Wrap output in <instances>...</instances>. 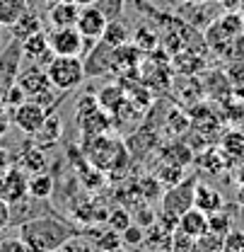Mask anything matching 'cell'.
Returning <instances> with one entry per match:
<instances>
[{
  "mask_svg": "<svg viewBox=\"0 0 244 252\" xmlns=\"http://www.w3.org/2000/svg\"><path fill=\"white\" fill-rule=\"evenodd\" d=\"M41 2H44V5H54L56 0H41Z\"/></svg>",
  "mask_w": 244,
  "mask_h": 252,
  "instance_id": "obj_38",
  "label": "cell"
},
{
  "mask_svg": "<svg viewBox=\"0 0 244 252\" xmlns=\"http://www.w3.org/2000/svg\"><path fill=\"white\" fill-rule=\"evenodd\" d=\"M17 85L22 88V93L27 94V97H36V94L46 93V90H51L54 85H51V80H49V75H46V68H41V65H27V68H20V73H17Z\"/></svg>",
  "mask_w": 244,
  "mask_h": 252,
  "instance_id": "obj_9",
  "label": "cell"
},
{
  "mask_svg": "<svg viewBox=\"0 0 244 252\" xmlns=\"http://www.w3.org/2000/svg\"><path fill=\"white\" fill-rule=\"evenodd\" d=\"M27 196H29V175L22 167L10 165L0 177V199H5L10 206H17L25 204Z\"/></svg>",
  "mask_w": 244,
  "mask_h": 252,
  "instance_id": "obj_5",
  "label": "cell"
},
{
  "mask_svg": "<svg viewBox=\"0 0 244 252\" xmlns=\"http://www.w3.org/2000/svg\"><path fill=\"white\" fill-rule=\"evenodd\" d=\"M208 233H217L222 238L230 233V216H225L222 209L215 214H208Z\"/></svg>",
  "mask_w": 244,
  "mask_h": 252,
  "instance_id": "obj_24",
  "label": "cell"
},
{
  "mask_svg": "<svg viewBox=\"0 0 244 252\" xmlns=\"http://www.w3.org/2000/svg\"><path fill=\"white\" fill-rule=\"evenodd\" d=\"M73 2H75V5H80V7H85V5H92L94 0H73Z\"/></svg>",
  "mask_w": 244,
  "mask_h": 252,
  "instance_id": "obj_36",
  "label": "cell"
},
{
  "mask_svg": "<svg viewBox=\"0 0 244 252\" xmlns=\"http://www.w3.org/2000/svg\"><path fill=\"white\" fill-rule=\"evenodd\" d=\"M5 131H7V119L0 117V133H5Z\"/></svg>",
  "mask_w": 244,
  "mask_h": 252,
  "instance_id": "obj_34",
  "label": "cell"
},
{
  "mask_svg": "<svg viewBox=\"0 0 244 252\" xmlns=\"http://www.w3.org/2000/svg\"><path fill=\"white\" fill-rule=\"evenodd\" d=\"M217 27L225 32L230 39H235L237 34H242L244 32V15L240 12V10H232V12H222L217 20Z\"/></svg>",
  "mask_w": 244,
  "mask_h": 252,
  "instance_id": "obj_18",
  "label": "cell"
},
{
  "mask_svg": "<svg viewBox=\"0 0 244 252\" xmlns=\"http://www.w3.org/2000/svg\"><path fill=\"white\" fill-rule=\"evenodd\" d=\"M227 56L235 59V61H244V32L242 34H237V36L230 41V46H227Z\"/></svg>",
  "mask_w": 244,
  "mask_h": 252,
  "instance_id": "obj_29",
  "label": "cell"
},
{
  "mask_svg": "<svg viewBox=\"0 0 244 252\" xmlns=\"http://www.w3.org/2000/svg\"><path fill=\"white\" fill-rule=\"evenodd\" d=\"M7 30L12 32V39H17V41H25L27 36L31 34H36V32H41V15L36 12V10H27L12 27H7Z\"/></svg>",
  "mask_w": 244,
  "mask_h": 252,
  "instance_id": "obj_14",
  "label": "cell"
},
{
  "mask_svg": "<svg viewBox=\"0 0 244 252\" xmlns=\"http://www.w3.org/2000/svg\"><path fill=\"white\" fill-rule=\"evenodd\" d=\"M162 158H164V162H169V165H189L193 158H191V151L184 146V143H169L164 151H162Z\"/></svg>",
  "mask_w": 244,
  "mask_h": 252,
  "instance_id": "obj_20",
  "label": "cell"
},
{
  "mask_svg": "<svg viewBox=\"0 0 244 252\" xmlns=\"http://www.w3.org/2000/svg\"><path fill=\"white\" fill-rule=\"evenodd\" d=\"M10 223H12V206L5 199H0V230L7 228Z\"/></svg>",
  "mask_w": 244,
  "mask_h": 252,
  "instance_id": "obj_32",
  "label": "cell"
},
{
  "mask_svg": "<svg viewBox=\"0 0 244 252\" xmlns=\"http://www.w3.org/2000/svg\"><path fill=\"white\" fill-rule=\"evenodd\" d=\"M155 44H157V34H153L150 30L143 27V30L136 32V49H148L150 51Z\"/></svg>",
  "mask_w": 244,
  "mask_h": 252,
  "instance_id": "obj_28",
  "label": "cell"
},
{
  "mask_svg": "<svg viewBox=\"0 0 244 252\" xmlns=\"http://www.w3.org/2000/svg\"><path fill=\"white\" fill-rule=\"evenodd\" d=\"M46 75H49L51 85L61 93L75 90L87 78L85 63H82L80 56H54L46 63Z\"/></svg>",
  "mask_w": 244,
  "mask_h": 252,
  "instance_id": "obj_2",
  "label": "cell"
},
{
  "mask_svg": "<svg viewBox=\"0 0 244 252\" xmlns=\"http://www.w3.org/2000/svg\"><path fill=\"white\" fill-rule=\"evenodd\" d=\"M240 12L244 15V0H240Z\"/></svg>",
  "mask_w": 244,
  "mask_h": 252,
  "instance_id": "obj_39",
  "label": "cell"
},
{
  "mask_svg": "<svg viewBox=\"0 0 244 252\" xmlns=\"http://www.w3.org/2000/svg\"><path fill=\"white\" fill-rule=\"evenodd\" d=\"M177 228L179 233H184L186 238L191 240H201L208 235V216L203 211H198L196 206H191L189 211H184L179 220H177Z\"/></svg>",
  "mask_w": 244,
  "mask_h": 252,
  "instance_id": "obj_10",
  "label": "cell"
},
{
  "mask_svg": "<svg viewBox=\"0 0 244 252\" xmlns=\"http://www.w3.org/2000/svg\"><path fill=\"white\" fill-rule=\"evenodd\" d=\"M222 204H225V201H222V194H220L217 189L196 182V189H193V206H196L198 211H203V214L208 216V214L220 211Z\"/></svg>",
  "mask_w": 244,
  "mask_h": 252,
  "instance_id": "obj_13",
  "label": "cell"
},
{
  "mask_svg": "<svg viewBox=\"0 0 244 252\" xmlns=\"http://www.w3.org/2000/svg\"><path fill=\"white\" fill-rule=\"evenodd\" d=\"M143 240H145V228L138 225V223H131V225L121 233L123 248H138V245H143Z\"/></svg>",
  "mask_w": 244,
  "mask_h": 252,
  "instance_id": "obj_23",
  "label": "cell"
},
{
  "mask_svg": "<svg viewBox=\"0 0 244 252\" xmlns=\"http://www.w3.org/2000/svg\"><path fill=\"white\" fill-rule=\"evenodd\" d=\"M58 252H97V250H94V245H92L90 240L73 235V238H70V240H68V243H65Z\"/></svg>",
  "mask_w": 244,
  "mask_h": 252,
  "instance_id": "obj_26",
  "label": "cell"
},
{
  "mask_svg": "<svg viewBox=\"0 0 244 252\" xmlns=\"http://www.w3.org/2000/svg\"><path fill=\"white\" fill-rule=\"evenodd\" d=\"M29 10V0H0V25L12 27Z\"/></svg>",
  "mask_w": 244,
  "mask_h": 252,
  "instance_id": "obj_15",
  "label": "cell"
},
{
  "mask_svg": "<svg viewBox=\"0 0 244 252\" xmlns=\"http://www.w3.org/2000/svg\"><path fill=\"white\" fill-rule=\"evenodd\" d=\"M15 112H12V122L15 126L22 131V133H29L34 136L44 122H46V117L51 114V109H46L44 104H39V102H34V99H25V102H20L17 107H12Z\"/></svg>",
  "mask_w": 244,
  "mask_h": 252,
  "instance_id": "obj_6",
  "label": "cell"
},
{
  "mask_svg": "<svg viewBox=\"0 0 244 252\" xmlns=\"http://www.w3.org/2000/svg\"><path fill=\"white\" fill-rule=\"evenodd\" d=\"M75 230L56 216H36L20 225V240L29 252H58Z\"/></svg>",
  "mask_w": 244,
  "mask_h": 252,
  "instance_id": "obj_1",
  "label": "cell"
},
{
  "mask_svg": "<svg viewBox=\"0 0 244 252\" xmlns=\"http://www.w3.org/2000/svg\"><path fill=\"white\" fill-rule=\"evenodd\" d=\"M90 243L94 245V250H99V252L114 250V248L121 245V233H116V230H111V228L107 225V228H102V230L92 238Z\"/></svg>",
  "mask_w": 244,
  "mask_h": 252,
  "instance_id": "obj_19",
  "label": "cell"
},
{
  "mask_svg": "<svg viewBox=\"0 0 244 252\" xmlns=\"http://www.w3.org/2000/svg\"><path fill=\"white\" fill-rule=\"evenodd\" d=\"M111 230H116V233H123L131 223H133V216L128 214V209H123V206H119V209H111L109 214H107V220H104Z\"/></svg>",
  "mask_w": 244,
  "mask_h": 252,
  "instance_id": "obj_21",
  "label": "cell"
},
{
  "mask_svg": "<svg viewBox=\"0 0 244 252\" xmlns=\"http://www.w3.org/2000/svg\"><path fill=\"white\" fill-rule=\"evenodd\" d=\"M49 36V49L54 56H85L87 49V39L78 32V27H58L51 30Z\"/></svg>",
  "mask_w": 244,
  "mask_h": 252,
  "instance_id": "obj_3",
  "label": "cell"
},
{
  "mask_svg": "<svg viewBox=\"0 0 244 252\" xmlns=\"http://www.w3.org/2000/svg\"><path fill=\"white\" fill-rule=\"evenodd\" d=\"M10 167V158H7V153L5 151H0V177L5 175V170Z\"/></svg>",
  "mask_w": 244,
  "mask_h": 252,
  "instance_id": "obj_33",
  "label": "cell"
},
{
  "mask_svg": "<svg viewBox=\"0 0 244 252\" xmlns=\"http://www.w3.org/2000/svg\"><path fill=\"white\" fill-rule=\"evenodd\" d=\"M222 252H244V233H227L222 240Z\"/></svg>",
  "mask_w": 244,
  "mask_h": 252,
  "instance_id": "obj_27",
  "label": "cell"
},
{
  "mask_svg": "<svg viewBox=\"0 0 244 252\" xmlns=\"http://www.w3.org/2000/svg\"><path fill=\"white\" fill-rule=\"evenodd\" d=\"M128 39H131L128 25H126L123 20H109V25H107V30H104L99 41H104L107 46L116 49V46H121V44H128Z\"/></svg>",
  "mask_w": 244,
  "mask_h": 252,
  "instance_id": "obj_16",
  "label": "cell"
},
{
  "mask_svg": "<svg viewBox=\"0 0 244 252\" xmlns=\"http://www.w3.org/2000/svg\"><path fill=\"white\" fill-rule=\"evenodd\" d=\"M78 15H80V5H75L73 0H56L54 5H49L46 20H49L51 30H58V27H75Z\"/></svg>",
  "mask_w": 244,
  "mask_h": 252,
  "instance_id": "obj_11",
  "label": "cell"
},
{
  "mask_svg": "<svg viewBox=\"0 0 244 252\" xmlns=\"http://www.w3.org/2000/svg\"><path fill=\"white\" fill-rule=\"evenodd\" d=\"M20 61H22V46L15 39L5 54L0 56V94H5L15 83H17V73H20Z\"/></svg>",
  "mask_w": 244,
  "mask_h": 252,
  "instance_id": "obj_8",
  "label": "cell"
},
{
  "mask_svg": "<svg viewBox=\"0 0 244 252\" xmlns=\"http://www.w3.org/2000/svg\"><path fill=\"white\" fill-rule=\"evenodd\" d=\"M54 177L49 175V172H31L29 177V196L34 199H49L51 194H54Z\"/></svg>",
  "mask_w": 244,
  "mask_h": 252,
  "instance_id": "obj_17",
  "label": "cell"
},
{
  "mask_svg": "<svg viewBox=\"0 0 244 252\" xmlns=\"http://www.w3.org/2000/svg\"><path fill=\"white\" fill-rule=\"evenodd\" d=\"M2 97H5V99H7V102H10L12 107H17L20 102H25V99H27V94L22 93V88H20L17 83H15V85H12V88H10L7 93L2 94Z\"/></svg>",
  "mask_w": 244,
  "mask_h": 252,
  "instance_id": "obj_31",
  "label": "cell"
},
{
  "mask_svg": "<svg viewBox=\"0 0 244 252\" xmlns=\"http://www.w3.org/2000/svg\"><path fill=\"white\" fill-rule=\"evenodd\" d=\"M20 46H22V56L29 59L31 63H49L54 59V54L49 49V36L44 34V30L27 36L25 41H20Z\"/></svg>",
  "mask_w": 244,
  "mask_h": 252,
  "instance_id": "obj_12",
  "label": "cell"
},
{
  "mask_svg": "<svg viewBox=\"0 0 244 252\" xmlns=\"http://www.w3.org/2000/svg\"><path fill=\"white\" fill-rule=\"evenodd\" d=\"M123 2H126V0H94V5L104 12L107 20H121Z\"/></svg>",
  "mask_w": 244,
  "mask_h": 252,
  "instance_id": "obj_25",
  "label": "cell"
},
{
  "mask_svg": "<svg viewBox=\"0 0 244 252\" xmlns=\"http://www.w3.org/2000/svg\"><path fill=\"white\" fill-rule=\"evenodd\" d=\"M107 25H109V20L104 17V12H102L94 2L80 7V15H78L75 27H78V32H80L87 41H99L104 30H107Z\"/></svg>",
  "mask_w": 244,
  "mask_h": 252,
  "instance_id": "obj_7",
  "label": "cell"
},
{
  "mask_svg": "<svg viewBox=\"0 0 244 252\" xmlns=\"http://www.w3.org/2000/svg\"><path fill=\"white\" fill-rule=\"evenodd\" d=\"M0 30H2V25H0Z\"/></svg>",
  "mask_w": 244,
  "mask_h": 252,
  "instance_id": "obj_40",
  "label": "cell"
},
{
  "mask_svg": "<svg viewBox=\"0 0 244 252\" xmlns=\"http://www.w3.org/2000/svg\"><path fill=\"white\" fill-rule=\"evenodd\" d=\"M107 252H128V248H123V245H119V248H114V250H107Z\"/></svg>",
  "mask_w": 244,
  "mask_h": 252,
  "instance_id": "obj_37",
  "label": "cell"
},
{
  "mask_svg": "<svg viewBox=\"0 0 244 252\" xmlns=\"http://www.w3.org/2000/svg\"><path fill=\"white\" fill-rule=\"evenodd\" d=\"M0 252H29L20 238H7L0 243Z\"/></svg>",
  "mask_w": 244,
  "mask_h": 252,
  "instance_id": "obj_30",
  "label": "cell"
},
{
  "mask_svg": "<svg viewBox=\"0 0 244 252\" xmlns=\"http://www.w3.org/2000/svg\"><path fill=\"white\" fill-rule=\"evenodd\" d=\"M186 5H203V2H208V0H182Z\"/></svg>",
  "mask_w": 244,
  "mask_h": 252,
  "instance_id": "obj_35",
  "label": "cell"
},
{
  "mask_svg": "<svg viewBox=\"0 0 244 252\" xmlns=\"http://www.w3.org/2000/svg\"><path fill=\"white\" fill-rule=\"evenodd\" d=\"M193 189H196V180L193 177L172 185L167 189V194L162 196V214L179 220L184 211H189L193 206Z\"/></svg>",
  "mask_w": 244,
  "mask_h": 252,
  "instance_id": "obj_4",
  "label": "cell"
},
{
  "mask_svg": "<svg viewBox=\"0 0 244 252\" xmlns=\"http://www.w3.org/2000/svg\"><path fill=\"white\" fill-rule=\"evenodd\" d=\"M34 136H36V138H41V136H44V143H54V141H58V136H61V119L51 112V114L46 117L44 126H41Z\"/></svg>",
  "mask_w": 244,
  "mask_h": 252,
  "instance_id": "obj_22",
  "label": "cell"
}]
</instances>
